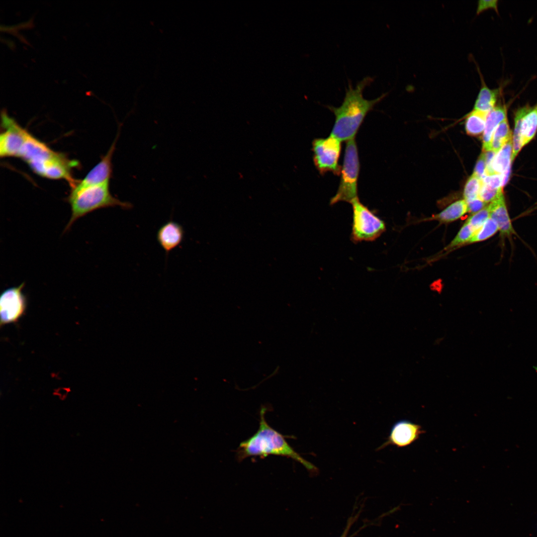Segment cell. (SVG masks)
<instances>
[{
    "label": "cell",
    "mask_w": 537,
    "mask_h": 537,
    "mask_svg": "<svg viewBox=\"0 0 537 537\" xmlns=\"http://www.w3.org/2000/svg\"><path fill=\"white\" fill-rule=\"evenodd\" d=\"M467 212V205L465 200H459L448 206L439 213L434 215L432 219L442 223H448L455 221Z\"/></svg>",
    "instance_id": "obj_16"
},
{
    "label": "cell",
    "mask_w": 537,
    "mask_h": 537,
    "mask_svg": "<svg viewBox=\"0 0 537 537\" xmlns=\"http://www.w3.org/2000/svg\"><path fill=\"white\" fill-rule=\"evenodd\" d=\"M524 114L523 107L518 108L515 114V126L512 136V162L523 147L522 142L521 123Z\"/></svg>",
    "instance_id": "obj_19"
},
{
    "label": "cell",
    "mask_w": 537,
    "mask_h": 537,
    "mask_svg": "<svg viewBox=\"0 0 537 537\" xmlns=\"http://www.w3.org/2000/svg\"><path fill=\"white\" fill-rule=\"evenodd\" d=\"M503 194L502 188H494L483 183L478 197L486 203H491Z\"/></svg>",
    "instance_id": "obj_24"
},
{
    "label": "cell",
    "mask_w": 537,
    "mask_h": 537,
    "mask_svg": "<svg viewBox=\"0 0 537 537\" xmlns=\"http://www.w3.org/2000/svg\"><path fill=\"white\" fill-rule=\"evenodd\" d=\"M512 138L507 118L495 130L491 139L490 150L497 153Z\"/></svg>",
    "instance_id": "obj_18"
},
{
    "label": "cell",
    "mask_w": 537,
    "mask_h": 537,
    "mask_svg": "<svg viewBox=\"0 0 537 537\" xmlns=\"http://www.w3.org/2000/svg\"><path fill=\"white\" fill-rule=\"evenodd\" d=\"M481 81V87L475 102L474 109L489 112L495 106L497 99L503 91V86L490 89L486 84L480 70L478 69Z\"/></svg>",
    "instance_id": "obj_14"
},
{
    "label": "cell",
    "mask_w": 537,
    "mask_h": 537,
    "mask_svg": "<svg viewBox=\"0 0 537 537\" xmlns=\"http://www.w3.org/2000/svg\"><path fill=\"white\" fill-rule=\"evenodd\" d=\"M475 233V230L469 224L465 222L447 248H451L469 243Z\"/></svg>",
    "instance_id": "obj_22"
},
{
    "label": "cell",
    "mask_w": 537,
    "mask_h": 537,
    "mask_svg": "<svg viewBox=\"0 0 537 537\" xmlns=\"http://www.w3.org/2000/svg\"><path fill=\"white\" fill-rule=\"evenodd\" d=\"M493 9L495 11H498L497 0H479L478 1L476 13L479 14L487 9Z\"/></svg>",
    "instance_id": "obj_28"
},
{
    "label": "cell",
    "mask_w": 537,
    "mask_h": 537,
    "mask_svg": "<svg viewBox=\"0 0 537 537\" xmlns=\"http://www.w3.org/2000/svg\"><path fill=\"white\" fill-rule=\"evenodd\" d=\"M483 183L492 188H502L503 186V177L501 175L494 174L485 176L482 178Z\"/></svg>",
    "instance_id": "obj_25"
},
{
    "label": "cell",
    "mask_w": 537,
    "mask_h": 537,
    "mask_svg": "<svg viewBox=\"0 0 537 537\" xmlns=\"http://www.w3.org/2000/svg\"><path fill=\"white\" fill-rule=\"evenodd\" d=\"M360 164L355 138L347 141L341 176L338 190L331 198L330 204L340 201L351 203L358 198V181Z\"/></svg>",
    "instance_id": "obj_5"
},
{
    "label": "cell",
    "mask_w": 537,
    "mask_h": 537,
    "mask_svg": "<svg viewBox=\"0 0 537 537\" xmlns=\"http://www.w3.org/2000/svg\"><path fill=\"white\" fill-rule=\"evenodd\" d=\"M373 81L365 77L354 87L350 81L346 88L345 97L339 107L328 106L334 113L335 121L330 135L341 141H348L355 136L366 115L374 106L385 97L387 93L371 100L364 98V88Z\"/></svg>",
    "instance_id": "obj_2"
},
{
    "label": "cell",
    "mask_w": 537,
    "mask_h": 537,
    "mask_svg": "<svg viewBox=\"0 0 537 537\" xmlns=\"http://www.w3.org/2000/svg\"><path fill=\"white\" fill-rule=\"evenodd\" d=\"M424 433L425 431L418 424L407 420L399 421L393 425L387 441L378 449L389 445L398 448L407 447L417 441Z\"/></svg>",
    "instance_id": "obj_10"
},
{
    "label": "cell",
    "mask_w": 537,
    "mask_h": 537,
    "mask_svg": "<svg viewBox=\"0 0 537 537\" xmlns=\"http://www.w3.org/2000/svg\"><path fill=\"white\" fill-rule=\"evenodd\" d=\"M488 114V112L474 109L469 113L465 123L467 134L472 136L481 135L484 132Z\"/></svg>",
    "instance_id": "obj_17"
},
{
    "label": "cell",
    "mask_w": 537,
    "mask_h": 537,
    "mask_svg": "<svg viewBox=\"0 0 537 537\" xmlns=\"http://www.w3.org/2000/svg\"><path fill=\"white\" fill-rule=\"evenodd\" d=\"M499 231L496 222L490 218H488L483 225L474 233L469 241V243H475L485 240Z\"/></svg>",
    "instance_id": "obj_20"
},
{
    "label": "cell",
    "mask_w": 537,
    "mask_h": 537,
    "mask_svg": "<svg viewBox=\"0 0 537 537\" xmlns=\"http://www.w3.org/2000/svg\"><path fill=\"white\" fill-rule=\"evenodd\" d=\"M267 408L262 406L260 411L259 427L257 432L242 442L236 450L239 461L253 456L265 457L269 455L290 458L301 464L311 473L318 472L317 468L302 457L287 443L285 437L270 427L265 419Z\"/></svg>",
    "instance_id": "obj_3"
},
{
    "label": "cell",
    "mask_w": 537,
    "mask_h": 537,
    "mask_svg": "<svg viewBox=\"0 0 537 537\" xmlns=\"http://www.w3.org/2000/svg\"><path fill=\"white\" fill-rule=\"evenodd\" d=\"M512 138L510 139L496 154L490 166L486 169L485 176L497 174L503 177V185L510 175L511 164L512 162Z\"/></svg>",
    "instance_id": "obj_13"
},
{
    "label": "cell",
    "mask_w": 537,
    "mask_h": 537,
    "mask_svg": "<svg viewBox=\"0 0 537 537\" xmlns=\"http://www.w3.org/2000/svg\"><path fill=\"white\" fill-rule=\"evenodd\" d=\"M466 202L467 205V212L472 214L480 211L488 206V203H485L479 197Z\"/></svg>",
    "instance_id": "obj_26"
},
{
    "label": "cell",
    "mask_w": 537,
    "mask_h": 537,
    "mask_svg": "<svg viewBox=\"0 0 537 537\" xmlns=\"http://www.w3.org/2000/svg\"><path fill=\"white\" fill-rule=\"evenodd\" d=\"M314 164L322 175L332 172L340 175L341 168L339 160L341 151V141L330 135L325 138H316L312 142Z\"/></svg>",
    "instance_id": "obj_7"
},
{
    "label": "cell",
    "mask_w": 537,
    "mask_h": 537,
    "mask_svg": "<svg viewBox=\"0 0 537 537\" xmlns=\"http://www.w3.org/2000/svg\"><path fill=\"white\" fill-rule=\"evenodd\" d=\"M15 157L22 160L33 173L43 178L64 179L71 188L79 181L73 176V169L78 166V162L53 150L25 129Z\"/></svg>",
    "instance_id": "obj_1"
},
{
    "label": "cell",
    "mask_w": 537,
    "mask_h": 537,
    "mask_svg": "<svg viewBox=\"0 0 537 537\" xmlns=\"http://www.w3.org/2000/svg\"><path fill=\"white\" fill-rule=\"evenodd\" d=\"M184 236L183 227L179 223L170 220L159 229L157 241L167 256L182 243Z\"/></svg>",
    "instance_id": "obj_11"
},
{
    "label": "cell",
    "mask_w": 537,
    "mask_h": 537,
    "mask_svg": "<svg viewBox=\"0 0 537 537\" xmlns=\"http://www.w3.org/2000/svg\"><path fill=\"white\" fill-rule=\"evenodd\" d=\"M483 185L481 179L473 174L467 180L463 191V197L466 201L478 197L479 192Z\"/></svg>",
    "instance_id": "obj_21"
},
{
    "label": "cell",
    "mask_w": 537,
    "mask_h": 537,
    "mask_svg": "<svg viewBox=\"0 0 537 537\" xmlns=\"http://www.w3.org/2000/svg\"><path fill=\"white\" fill-rule=\"evenodd\" d=\"M71 209V216L64 229L68 231L79 218L96 210L118 206L129 209L132 204L113 196L109 189V183L71 188L67 199Z\"/></svg>",
    "instance_id": "obj_4"
},
{
    "label": "cell",
    "mask_w": 537,
    "mask_h": 537,
    "mask_svg": "<svg viewBox=\"0 0 537 537\" xmlns=\"http://www.w3.org/2000/svg\"><path fill=\"white\" fill-rule=\"evenodd\" d=\"M506 118V105H496L488 112L482 137L483 151L490 150V144L493 133L498 125Z\"/></svg>",
    "instance_id": "obj_15"
},
{
    "label": "cell",
    "mask_w": 537,
    "mask_h": 537,
    "mask_svg": "<svg viewBox=\"0 0 537 537\" xmlns=\"http://www.w3.org/2000/svg\"><path fill=\"white\" fill-rule=\"evenodd\" d=\"M353 222L351 240L355 243L372 242L386 230L384 222L357 198L351 203Z\"/></svg>",
    "instance_id": "obj_6"
},
{
    "label": "cell",
    "mask_w": 537,
    "mask_h": 537,
    "mask_svg": "<svg viewBox=\"0 0 537 537\" xmlns=\"http://www.w3.org/2000/svg\"><path fill=\"white\" fill-rule=\"evenodd\" d=\"M486 169V163L484 154L482 153L477 161L473 174L482 179L485 176Z\"/></svg>",
    "instance_id": "obj_27"
},
{
    "label": "cell",
    "mask_w": 537,
    "mask_h": 537,
    "mask_svg": "<svg viewBox=\"0 0 537 537\" xmlns=\"http://www.w3.org/2000/svg\"><path fill=\"white\" fill-rule=\"evenodd\" d=\"M488 207L490 218L497 224L502 237L511 238L513 235L516 234L508 214L503 194L490 203Z\"/></svg>",
    "instance_id": "obj_12"
},
{
    "label": "cell",
    "mask_w": 537,
    "mask_h": 537,
    "mask_svg": "<svg viewBox=\"0 0 537 537\" xmlns=\"http://www.w3.org/2000/svg\"><path fill=\"white\" fill-rule=\"evenodd\" d=\"M25 283L8 288L0 297V326L16 322L24 314L27 301L23 293Z\"/></svg>",
    "instance_id": "obj_8"
},
{
    "label": "cell",
    "mask_w": 537,
    "mask_h": 537,
    "mask_svg": "<svg viewBox=\"0 0 537 537\" xmlns=\"http://www.w3.org/2000/svg\"><path fill=\"white\" fill-rule=\"evenodd\" d=\"M120 129V128L106 154L85 178L79 180L73 187L82 188L90 185L109 183L112 175V158L119 136Z\"/></svg>",
    "instance_id": "obj_9"
},
{
    "label": "cell",
    "mask_w": 537,
    "mask_h": 537,
    "mask_svg": "<svg viewBox=\"0 0 537 537\" xmlns=\"http://www.w3.org/2000/svg\"><path fill=\"white\" fill-rule=\"evenodd\" d=\"M489 218V210L488 206H487L480 211L471 215L465 222L469 224L476 232Z\"/></svg>",
    "instance_id": "obj_23"
}]
</instances>
